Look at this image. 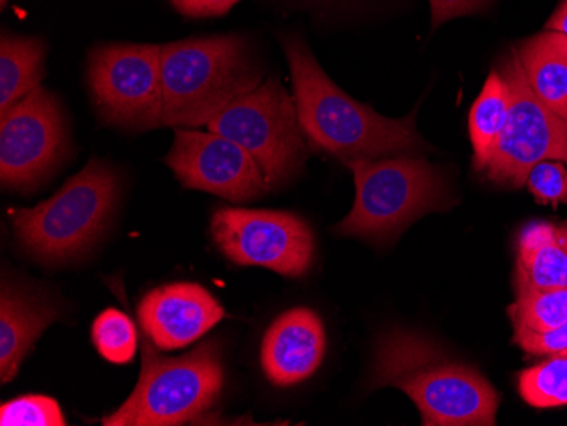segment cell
Wrapping results in <instances>:
<instances>
[{"mask_svg": "<svg viewBox=\"0 0 567 426\" xmlns=\"http://www.w3.org/2000/svg\"><path fill=\"white\" fill-rule=\"evenodd\" d=\"M282 46L291 69L299 126L311 148L346 164L429 149L416 132L415 113L403 120L381 116L330 81L301 38L286 37Z\"/></svg>", "mask_w": 567, "mask_h": 426, "instance_id": "6da1fadb", "label": "cell"}, {"mask_svg": "<svg viewBox=\"0 0 567 426\" xmlns=\"http://www.w3.org/2000/svg\"><path fill=\"white\" fill-rule=\"evenodd\" d=\"M371 386L406 393L426 426H493L499 408L495 387L473 365L452 357L435 340L391 329L375 343Z\"/></svg>", "mask_w": 567, "mask_h": 426, "instance_id": "7a4b0ae2", "label": "cell"}, {"mask_svg": "<svg viewBox=\"0 0 567 426\" xmlns=\"http://www.w3.org/2000/svg\"><path fill=\"white\" fill-rule=\"evenodd\" d=\"M262 84V70L240 37L162 44V126L199 128L231 101Z\"/></svg>", "mask_w": 567, "mask_h": 426, "instance_id": "3957f363", "label": "cell"}, {"mask_svg": "<svg viewBox=\"0 0 567 426\" xmlns=\"http://www.w3.org/2000/svg\"><path fill=\"white\" fill-rule=\"evenodd\" d=\"M121 183L114 168L91 158L50 199L12 211V230L25 253L47 266L84 256L106 231Z\"/></svg>", "mask_w": 567, "mask_h": 426, "instance_id": "277c9868", "label": "cell"}, {"mask_svg": "<svg viewBox=\"0 0 567 426\" xmlns=\"http://www.w3.org/2000/svg\"><path fill=\"white\" fill-rule=\"evenodd\" d=\"M355 184V202L334 227L340 237L390 241L408 225L451 208V193L441 168L416 155L347 162Z\"/></svg>", "mask_w": 567, "mask_h": 426, "instance_id": "5b68a950", "label": "cell"}, {"mask_svg": "<svg viewBox=\"0 0 567 426\" xmlns=\"http://www.w3.org/2000/svg\"><path fill=\"white\" fill-rule=\"evenodd\" d=\"M225 384L218 342L200 343L189 354L165 357L143 336L142 374L132 396L102 419L106 426H175L209 412Z\"/></svg>", "mask_w": 567, "mask_h": 426, "instance_id": "8992f818", "label": "cell"}, {"mask_svg": "<svg viewBox=\"0 0 567 426\" xmlns=\"http://www.w3.org/2000/svg\"><path fill=\"white\" fill-rule=\"evenodd\" d=\"M206 128L247 149L270 189L295 179L308 155L295 97L274 79L231 101Z\"/></svg>", "mask_w": 567, "mask_h": 426, "instance_id": "52a82bcc", "label": "cell"}, {"mask_svg": "<svg viewBox=\"0 0 567 426\" xmlns=\"http://www.w3.org/2000/svg\"><path fill=\"white\" fill-rule=\"evenodd\" d=\"M498 72L509 89V113L505 129L480 168L489 183L524 187L528 172L543 160L567 165V120L544 106L532 92L517 48L503 56Z\"/></svg>", "mask_w": 567, "mask_h": 426, "instance_id": "ba28073f", "label": "cell"}, {"mask_svg": "<svg viewBox=\"0 0 567 426\" xmlns=\"http://www.w3.org/2000/svg\"><path fill=\"white\" fill-rule=\"evenodd\" d=\"M89 89L102 121L133 132L162 126V44L116 43L95 48Z\"/></svg>", "mask_w": 567, "mask_h": 426, "instance_id": "9c48e42d", "label": "cell"}, {"mask_svg": "<svg viewBox=\"0 0 567 426\" xmlns=\"http://www.w3.org/2000/svg\"><path fill=\"white\" fill-rule=\"evenodd\" d=\"M212 233L223 256L237 266L302 278L313 263V231L292 212L219 208L213 215Z\"/></svg>", "mask_w": 567, "mask_h": 426, "instance_id": "30bf717a", "label": "cell"}, {"mask_svg": "<svg viewBox=\"0 0 567 426\" xmlns=\"http://www.w3.org/2000/svg\"><path fill=\"white\" fill-rule=\"evenodd\" d=\"M69 135L59 98L38 87L0 114V183L4 189L31 190L62 164Z\"/></svg>", "mask_w": 567, "mask_h": 426, "instance_id": "8fae6325", "label": "cell"}, {"mask_svg": "<svg viewBox=\"0 0 567 426\" xmlns=\"http://www.w3.org/2000/svg\"><path fill=\"white\" fill-rule=\"evenodd\" d=\"M165 164L184 189L215 194L231 202L259 199L270 190L247 149L218 133L175 129Z\"/></svg>", "mask_w": 567, "mask_h": 426, "instance_id": "7c38bea8", "label": "cell"}, {"mask_svg": "<svg viewBox=\"0 0 567 426\" xmlns=\"http://www.w3.org/2000/svg\"><path fill=\"white\" fill-rule=\"evenodd\" d=\"M225 316L218 299L199 284L177 282L153 289L138 306L143 335L157 349H184L197 342Z\"/></svg>", "mask_w": 567, "mask_h": 426, "instance_id": "4fadbf2b", "label": "cell"}, {"mask_svg": "<svg viewBox=\"0 0 567 426\" xmlns=\"http://www.w3.org/2000/svg\"><path fill=\"white\" fill-rule=\"evenodd\" d=\"M327 352V333L317 311L295 308L280 314L264 335V374L277 387L296 386L320 367Z\"/></svg>", "mask_w": 567, "mask_h": 426, "instance_id": "5bb4252c", "label": "cell"}, {"mask_svg": "<svg viewBox=\"0 0 567 426\" xmlns=\"http://www.w3.org/2000/svg\"><path fill=\"white\" fill-rule=\"evenodd\" d=\"M60 316L55 304L34 289L2 282L0 292V381L11 383L41 333Z\"/></svg>", "mask_w": 567, "mask_h": 426, "instance_id": "9a60e30c", "label": "cell"}, {"mask_svg": "<svg viewBox=\"0 0 567 426\" xmlns=\"http://www.w3.org/2000/svg\"><path fill=\"white\" fill-rule=\"evenodd\" d=\"M567 289V225L530 222L518 237L515 294Z\"/></svg>", "mask_w": 567, "mask_h": 426, "instance_id": "2e32d148", "label": "cell"}, {"mask_svg": "<svg viewBox=\"0 0 567 426\" xmlns=\"http://www.w3.org/2000/svg\"><path fill=\"white\" fill-rule=\"evenodd\" d=\"M532 92L544 106L567 120V37L546 30L517 48Z\"/></svg>", "mask_w": 567, "mask_h": 426, "instance_id": "e0dca14e", "label": "cell"}, {"mask_svg": "<svg viewBox=\"0 0 567 426\" xmlns=\"http://www.w3.org/2000/svg\"><path fill=\"white\" fill-rule=\"evenodd\" d=\"M47 48L38 38L4 34L0 41V114L11 110L43 81Z\"/></svg>", "mask_w": 567, "mask_h": 426, "instance_id": "ac0fdd59", "label": "cell"}, {"mask_svg": "<svg viewBox=\"0 0 567 426\" xmlns=\"http://www.w3.org/2000/svg\"><path fill=\"white\" fill-rule=\"evenodd\" d=\"M509 113V89L498 70L489 73L483 91L470 113V136L474 149V170L480 172L487 160L503 129Z\"/></svg>", "mask_w": 567, "mask_h": 426, "instance_id": "d6986e66", "label": "cell"}, {"mask_svg": "<svg viewBox=\"0 0 567 426\" xmlns=\"http://www.w3.org/2000/svg\"><path fill=\"white\" fill-rule=\"evenodd\" d=\"M508 314L515 333L557 329L567 321V289L517 292Z\"/></svg>", "mask_w": 567, "mask_h": 426, "instance_id": "ffe728a7", "label": "cell"}, {"mask_svg": "<svg viewBox=\"0 0 567 426\" xmlns=\"http://www.w3.org/2000/svg\"><path fill=\"white\" fill-rule=\"evenodd\" d=\"M518 391L534 408L550 409L567 405V354L554 355L543 364L518 375Z\"/></svg>", "mask_w": 567, "mask_h": 426, "instance_id": "44dd1931", "label": "cell"}, {"mask_svg": "<svg viewBox=\"0 0 567 426\" xmlns=\"http://www.w3.org/2000/svg\"><path fill=\"white\" fill-rule=\"evenodd\" d=\"M92 343L104 361L130 364L138 349V333L127 314L116 308L102 311L92 323Z\"/></svg>", "mask_w": 567, "mask_h": 426, "instance_id": "7402d4cb", "label": "cell"}, {"mask_svg": "<svg viewBox=\"0 0 567 426\" xmlns=\"http://www.w3.org/2000/svg\"><path fill=\"white\" fill-rule=\"evenodd\" d=\"M2 426H65L66 419L62 408L53 397L19 396L8 401L0 408Z\"/></svg>", "mask_w": 567, "mask_h": 426, "instance_id": "603a6c76", "label": "cell"}, {"mask_svg": "<svg viewBox=\"0 0 567 426\" xmlns=\"http://www.w3.org/2000/svg\"><path fill=\"white\" fill-rule=\"evenodd\" d=\"M525 186L543 205L567 202V165L559 160H543L528 172Z\"/></svg>", "mask_w": 567, "mask_h": 426, "instance_id": "cb8c5ba5", "label": "cell"}, {"mask_svg": "<svg viewBox=\"0 0 567 426\" xmlns=\"http://www.w3.org/2000/svg\"><path fill=\"white\" fill-rule=\"evenodd\" d=\"M515 343L530 355L554 357V355L567 354V321L549 332L515 333Z\"/></svg>", "mask_w": 567, "mask_h": 426, "instance_id": "d4e9b609", "label": "cell"}, {"mask_svg": "<svg viewBox=\"0 0 567 426\" xmlns=\"http://www.w3.org/2000/svg\"><path fill=\"white\" fill-rule=\"evenodd\" d=\"M492 0H430L432 9V30L442 27L452 19L477 14L489 6Z\"/></svg>", "mask_w": 567, "mask_h": 426, "instance_id": "484cf974", "label": "cell"}, {"mask_svg": "<svg viewBox=\"0 0 567 426\" xmlns=\"http://www.w3.org/2000/svg\"><path fill=\"white\" fill-rule=\"evenodd\" d=\"M181 14L189 18H215L237 6L240 0H171Z\"/></svg>", "mask_w": 567, "mask_h": 426, "instance_id": "4316f807", "label": "cell"}, {"mask_svg": "<svg viewBox=\"0 0 567 426\" xmlns=\"http://www.w3.org/2000/svg\"><path fill=\"white\" fill-rule=\"evenodd\" d=\"M546 30L559 31L567 37V0H564L559 9L554 12L553 18L547 22Z\"/></svg>", "mask_w": 567, "mask_h": 426, "instance_id": "83f0119b", "label": "cell"}, {"mask_svg": "<svg viewBox=\"0 0 567 426\" xmlns=\"http://www.w3.org/2000/svg\"><path fill=\"white\" fill-rule=\"evenodd\" d=\"M6 4H8V0H0V6H2V8H6Z\"/></svg>", "mask_w": 567, "mask_h": 426, "instance_id": "f1b7e54d", "label": "cell"}]
</instances>
